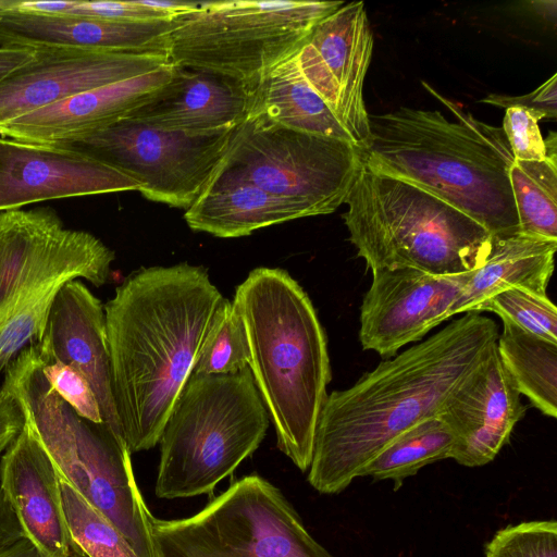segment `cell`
Masks as SVG:
<instances>
[{
    "label": "cell",
    "instance_id": "obj_27",
    "mask_svg": "<svg viewBox=\"0 0 557 557\" xmlns=\"http://www.w3.org/2000/svg\"><path fill=\"white\" fill-rule=\"evenodd\" d=\"M455 436L441 416L409 428L392 441L361 472L374 481L391 480L394 490L423 467L450 458Z\"/></svg>",
    "mask_w": 557,
    "mask_h": 557
},
{
    "label": "cell",
    "instance_id": "obj_10",
    "mask_svg": "<svg viewBox=\"0 0 557 557\" xmlns=\"http://www.w3.org/2000/svg\"><path fill=\"white\" fill-rule=\"evenodd\" d=\"M220 164L315 216L344 205L363 163L350 143L248 115Z\"/></svg>",
    "mask_w": 557,
    "mask_h": 557
},
{
    "label": "cell",
    "instance_id": "obj_31",
    "mask_svg": "<svg viewBox=\"0 0 557 557\" xmlns=\"http://www.w3.org/2000/svg\"><path fill=\"white\" fill-rule=\"evenodd\" d=\"M482 311L493 312L532 335L557 344V308L547 294L512 287L484 302L479 313Z\"/></svg>",
    "mask_w": 557,
    "mask_h": 557
},
{
    "label": "cell",
    "instance_id": "obj_35",
    "mask_svg": "<svg viewBox=\"0 0 557 557\" xmlns=\"http://www.w3.org/2000/svg\"><path fill=\"white\" fill-rule=\"evenodd\" d=\"M515 160L543 161L547 158L539 120L522 108H507L502 127Z\"/></svg>",
    "mask_w": 557,
    "mask_h": 557
},
{
    "label": "cell",
    "instance_id": "obj_20",
    "mask_svg": "<svg viewBox=\"0 0 557 557\" xmlns=\"http://www.w3.org/2000/svg\"><path fill=\"white\" fill-rule=\"evenodd\" d=\"M173 64L106 85L0 125V137L28 144L61 145L125 120L171 77Z\"/></svg>",
    "mask_w": 557,
    "mask_h": 557
},
{
    "label": "cell",
    "instance_id": "obj_18",
    "mask_svg": "<svg viewBox=\"0 0 557 557\" xmlns=\"http://www.w3.org/2000/svg\"><path fill=\"white\" fill-rule=\"evenodd\" d=\"M520 396L495 344L440 413L455 436L450 458L465 467L491 462L525 413Z\"/></svg>",
    "mask_w": 557,
    "mask_h": 557
},
{
    "label": "cell",
    "instance_id": "obj_21",
    "mask_svg": "<svg viewBox=\"0 0 557 557\" xmlns=\"http://www.w3.org/2000/svg\"><path fill=\"white\" fill-rule=\"evenodd\" d=\"M7 0L0 8V47H60L168 55L172 20L110 21L70 14L20 11Z\"/></svg>",
    "mask_w": 557,
    "mask_h": 557
},
{
    "label": "cell",
    "instance_id": "obj_7",
    "mask_svg": "<svg viewBox=\"0 0 557 557\" xmlns=\"http://www.w3.org/2000/svg\"><path fill=\"white\" fill-rule=\"evenodd\" d=\"M269 414L249 368L190 374L163 426L156 481L159 498L210 494L263 441Z\"/></svg>",
    "mask_w": 557,
    "mask_h": 557
},
{
    "label": "cell",
    "instance_id": "obj_5",
    "mask_svg": "<svg viewBox=\"0 0 557 557\" xmlns=\"http://www.w3.org/2000/svg\"><path fill=\"white\" fill-rule=\"evenodd\" d=\"M1 386L17 399L58 475L114 523L138 557H157L154 517L135 481L126 444L104 423L78 416L52 389L36 345L12 360Z\"/></svg>",
    "mask_w": 557,
    "mask_h": 557
},
{
    "label": "cell",
    "instance_id": "obj_9",
    "mask_svg": "<svg viewBox=\"0 0 557 557\" xmlns=\"http://www.w3.org/2000/svg\"><path fill=\"white\" fill-rule=\"evenodd\" d=\"M152 537L157 557H335L282 491L257 473L188 518H153Z\"/></svg>",
    "mask_w": 557,
    "mask_h": 557
},
{
    "label": "cell",
    "instance_id": "obj_38",
    "mask_svg": "<svg viewBox=\"0 0 557 557\" xmlns=\"http://www.w3.org/2000/svg\"><path fill=\"white\" fill-rule=\"evenodd\" d=\"M24 536L18 520L0 490V548Z\"/></svg>",
    "mask_w": 557,
    "mask_h": 557
},
{
    "label": "cell",
    "instance_id": "obj_14",
    "mask_svg": "<svg viewBox=\"0 0 557 557\" xmlns=\"http://www.w3.org/2000/svg\"><path fill=\"white\" fill-rule=\"evenodd\" d=\"M471 272L436 275L411 268L372 270L360 307L359 341L364 350L389 358L449 319Z\"/></svg>",
    "mask_w": 557,
    "mask_h": 557
},
{
    "label": "cell",
    "instance_id": "obj_34",
    "mask_svg": "<svg viewBox=\"0 0 557 557\" xmlns=\"http://www.w3.org/2000/svg\"><path fill=\"white\" fill-rule=\"evenodd\" d=\"M42 373L52 389L82 418L103 423L99 403L85 377L61 362L45 363Z\"/></svg>",
    "mask_w": 557,
    "mask_h": 557
},
{
    "label": "cell",
    "instance_id": "obj_4",
    "mask_svg": "<svg viewBox=\"0 0 557 557\" xmlns=\"http://www.w3.org/2000/svg\"><path fill=\"white\" fill-rule=\"evenodd\" d=\"M232 302L246 330L249 369L277 447L305 472L332 379L324 329L307 293L278 268L252 270Z\"/></svg>",
    "mask_w": 557,
    "mask_h": 557
},
{
    "label": "cell",
    "instance_id": "obj_24",
    "mask_svg": "<svg viewBox=\"0 0 557 557\" xmlns=\"http://www.w3.org/2000/svg\"><path fill=\"white\" fill-rule=\"evenodd\" d=\"M557 240L521 233L494 238L484 262L471 272L470 278L449 310V318L478 312L495 295L520 287L547 294L554 271Z\"/></svg>",
    "mask_w": 557,
    "mask_h": 557
},
{
    "label": "cell",
    "instance_id": "obj_22",
    "mask_svg": "<svg viewBox=\"0 0 557 557\" xmlns=\"http://www.w3.org/2000/svg\"><path fill=\"white\" fill-rule=\"evenodd\" d=\"M252 96L243 83L173 64L170 79L126 119L166 132L222 134L247 119Z\"/></svg>",
    "mask_w": 557,
    "mask_h": 557
},
{
    "label": "cell",
    "instance_id": "obj_23",
    "mask_svg": "<svg viewBox=\"0 0 557 557\" xmlns=\"http://www.w3.org/2000/svg\"><path fill=\"white\" fill-rule=\"evenodd\" d=\"M300 218H308L300 207L221 164L184 213L190 230L221 238L247 236L257 230Z\"/></svg>",
    "mask_w": 557,
    "mask_h": 557
},
{
    "label": "cell",
    "instance_id": "obj_2",
    "mask_svg": "<svg viewBox=\"0 0 557 557\" xmlns=\"http://www.w3.org/2000/svg\"><path fill=\"white\" fill-rule=\"evenodd\" d=\"M494 320L468 312L327 395L317 423L308 482L338 494L398 435L438 416L496 344Z\"/></svg>",
    "mask_w": 557,
    "mask_h": 557
},
{
    "label": "cell",
    "instance_id": "obj_16",
    "mask_svg": "<svg viewBox=\"0 0 557 557\" xmlns=\"http://www.w3.org/2000/svg\"><path fill=\"white\" fill-rule=\"evenodd\" d=\"M140 188L128 174L81 151L0 137V212L46 200Z\"/></svg>",
    "mask_w": 557,
    "mask_h": 557
},
{
    "label": "cell",
    "instance_id": "obj_39",
    "mask_svg": "<svg viewBox=\"0 0 557 557\" xmlns=\"http://www.w3.org/2000/svg\"><path fill=\"white\" fill-rule=\"evenodd\" d=\"M30 48L0 47V84L15 70L30 61L34 57Z\"/></svg>",
    "mask_w": 557,
    "mask_h": 557
},
{
    "label": "cell",
    "instance_id": "obj_8",
    "mask_svg": "<svg viewBox=\"0 0 557 557\" xmlns=\"http://www.w3.org/2000/svg\"><path fill=\"white\" fill-rule=\"evenodd\" d=\"M343 1H205L176 15L168 58L177 66L222 75L253 89L296 54Z\"/></svg>",
    "mask_w": 557,
    "mask_h": 557
},
{
    "label": "cell",
    "instance_id": "obj_13",
    "mask_svg": "<svg viewBox=\"0 0 557 557\" xmlns=\"http://www.w3.org/2000/svg\"><path fill=\"white\" fill-rule=\"evenodd\" d=\"M373 45L364 3L354 1L317 24L296 53L301 74L360 150L370 141L363 84Z\"/></svg>",
    "mask_w": 557,
    "mask_h": 557
},
{
    "label": "cell",
    "instance_id": "obj_17",
    "mask_svg": "<svg viewBox=\"0 0 557 557\" xmlns=\"http://www.w3.org/2000/svg\"><path fill=\"white\" fill-rule=\"evenodd\" d=\"M35 345L45 363H64L85 377L103 423L124 442L113 396L104 305L78 278L67 281L58 292Z\"/></svg>",
    "mask_w": 557,
    "mask_h": 557
},
{
    "label": "cell",
    "instance_id": "obj_29",
    "mask_svg": "<svg viewBox=\"0 0 557 557\" xmlns=\"http://www.w3.org/2000/svg\"><path fill=\"white\" fill-rule=\"evenodd\" d=\"M60 485L71 534L87 557H138L107 516L61 478Z\"/></svg>",
    "mask_w": 557,
    "mask_h": 557
},
{
    "label": "cell",
    "instance_id": "obj_33",
    "mask_svg": "<svg viewBox=\"0 0 557 557\" xmlns=\"http://www.w3.org/2000/svg\"><path fill=\"white\" fill-rule=\"evenodd\" d=\"M484 557H557L556 520L523 521L498 530Z\"/></svg>",
    "mask_w": 557,
    "mask_h": 557
},
{
    "label": "cell",
    "instance_id": "obj_26",
    "mask_svg": "<svg viewBox=\"0 0 557 557\" xmlns=\"http://www.w3.org/2000/svg\"><path fill=\"white\" fill-rule=\"evenodd\" d=\"M503 321L496 349L520 395L543 414L557 417V344Z\"/></svg>",
    "mask_w": 557,
    "mask_h": 557
},
{
    "label": "cell",
    "instance_id": "obj_36",
    "mask_svg": "<svg viewBox=\"0 0 557 557\" xmlns=\"http://www.w3.org/2000/svg\"><path fill=\"white\" fill-rule=\"evenodd\" d=\"M480 102L500 108H522L532 113L539 121L557 116V74H554L534 91L523 96L491 94Z\"/></svg>",
    "mask_w": 557,
    "mask_h": 557
},
{
    "label": "cell",
    "instance_id": "obj_25",
    "mask_svg": "<svg viewBox=\"0 0 557 557\" xmlns=\"http://www.w3.org/2000/svg\"><path fill=\"white\" fill-rule=\"evenodd\" d=\"M248 115L356 146L348 131L301 74L296 54L273 67L257 84Z\"/></svg>",
    "mask_w": 557,
    "mask_h": 557
},
{
    "label": "cell",
    "instance_id": "obj_3",
    "mask_svg": "<svg viewBox=\"0 0 557 557\" xmlns=\"http://www.w3.org/2000/svg\"><path fill=\"white\" fill-rule=\"evenodd\" d=\"M422 84L457 121L437 110L407 107L369 114L370 141L361 150L362 163L435 195L494 238L520 233L509 182L515 159L503 129Z\"/></svg>",
    "mask_w": 557,
    "mask_h": 557
},
{
    "label": "cell",
    "instance_id": "obj_1",
    "mask_svg": "<svg viewBox=\"0 0 557 557\" xmlns=\"http://www.w3.org/2000/svg\"><path fill=\"white\" fill-rule=\"evenodd\" d=\"M223 296L189 263L140 269L104 305L112 388L129 453L154 447Z\"/></svg>",
    "mask_w": 557,
    "mask_h": 557
},
{
    "label": "cell",
    "instance_id": "obj_40",
    "mask_svg": "<svg viewBox=\"0 0 557 557\" xmlns=\"http://www.w3.org/2000/svg\"><path fill=\"white\" fill-rule=\"evenodd\" d=\"M0 557H42L37 547L22 536L10 545L0 548Z\"/></svg>",
    "mask_w": 557,
    "mask_h": 557
},
{
    "label": "cell",
    "instance_id": "obj_37",
    "mask_svg": "<svg viewBox=\"0 0 557 557\" xmlns=\"http://www.w3.org/2000/svg\"><path fill=\"white\" fill-rule=\"evenodd\" d=\"M25 418L17 399L0 387V457L22 432Z\"/></svg>",
    "mask_w": 557,
    "mask_h": 557
},
{
    "label": "cell",
    "instance_id": "obj_30",
    "mask_svg": "<svg viewBox=\"0 0 557 557\" xmlns=\"http://www.w3.org/2000/svg\"><path fill=\"white\" fill-rule=\"evenodd\" d=\"M249 345L243 320L234 304L223 298L191 374H235L249 368Z\"/></svg>",
    "mask_w": 557,
    "mask_h": 557
},
{
    "label": "cell",
    "instance_id": "obj_28",
    "mask_svg": "<svg viewBox=\"0 0 557 557\" xmlns=\"http://www.w3.org/2000/svg\"><path fill=\"white\" fill-rule=\"evenodd\" d=\"M509 182L521 234L557 240V154L513 160Z\"/></svg>",
    "mask_w": 557,
    "mask_h": 557
},
{
    "label": "cell",
    "instance_id": "obj_12",
    "mask_svg": "<svg viewBox=\"0 0 557 557\" xmlns=\"http://www.w3.org/2000/svg\"><path fill=\"white\" fill-rule=\"evenodd\" d=\"M114 259L102 240L66 228L49 207L0 212V324L55 281L104 285Z\"/></svg>",
    "mask_w": 557,
    "mask_h": 557
},
{
    "label": "cell",
    "instance_id": "obj_19",
    "mask_svg": "<svg viewBox=\"0 0 557 557\" xmlns=\"http://www.w3.org/2000/svg\"><path fill=\"white\" fill-rule=\"evenodd\" d=\"M0 490L42 557H87L71 534L58 472L26 424L1 455Z\"/></svg>",
    "mask_w": 557,
    "mask_h": 557
},
{
    "label": "cell",
    "instance_id": "obj_32",
    "mask_svg": "<svg viewBox=\"0 0 557 557\" xmlns=\"http://www.w3.org/2000/svg\"><path fill=\"white\" fill-rule=\"evenodd\" d=\"M12 8L39 14H70L110 21L172 20L175 16L144 5L140 0L129 1H16Z\"/></svg>",
    "mask_w": 557,
    "mask_h": 557
},
{
    "label": "cell",
    "instance_id": "obj_6",
    "mask_svg": "<svg viewBox=\"0 0 557 557\" xmlns=\"http://www.w3.org/2000/svg\"><path fill=\"white\" fill-rule=\"evenodd\" d=\"M349 240L368 268H411L436 275L476 270L493 237L435 195L364 164L345 199Z\"/></svg>",
    "mask_w": 557,
    "mask_h": 557
},
{
    "label": "cell",
    "instance_id": "obj_11",
    "mask_svg": "<svg viewBox=\"0 0 557 557\" xmlns=\"http://www.w3.org/2000/svg\"><path fill=\"white\" fill-rule=\"evenodd\" d=\"M233 132L191 135L125 119L55 146L81 151L128 174L151 201L186 210L220 165Z\"/></svg>",
    "mask_w": 557,
    "mask_h": 557
},
{
    "label": "cell",
    "instance_id": "obj_15",
    "mask_svg": "<svg viewBox=\"0 0 557 557\" xmlns=\"http://www.w3.org/2000/svg\"><path fill=\"white\" fill-rule=\"evenodd\" d=\"M30 61L0 84V125L76 95L171 63L157 53L34 48Z\"/></svg>",
    "mask_w": 557,
    "mask_h": 557
}]
</instances>
